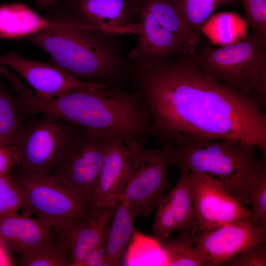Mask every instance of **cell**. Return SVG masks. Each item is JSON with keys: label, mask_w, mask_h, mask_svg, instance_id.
<instances>
[{"label": "cell", "mask_w": 266, "mask_h": 266, "mask_svg": "<svg viewBox=\"0 0 266 266\" xmlns=\"http://www.w3.org/2000/svg\"><path fill=\"white\" fill-rule=\"evenodd\" d=\"M134 71L158 142L236 139L266 160V115L252 98L211 79L186 56Z\"/></svg>", "instance_id": "obj_1"}, {"label": "cell", "mask_w": 266, "mask_h": 266, "mask_svg": "<svg viewBox=\"0 0 266 266\" xmlns=\"http://www.w3.org/2000/svg\"><path fill=\"white\" fill-rule=\"evenodd\" d=\"M29 107L33 113L64 119L104 139L144 144L152 136L151 118L142 96L118 86L98 83L48 99L33 95Z\"/></svg>", "instance_id": "obj_2"}, {"label": "cell", "mask_w": 266, "mask_h": 266, "mask_svg": "<svg viewBox=\"0 0 266 266\" xmlns=\"http://www.w3.org/2000/svg\"><path fill=\"white\" fill-rule=\"evenodd\" d=\"M70 21L26 39L44 50L51 64L76 79L118 86L124 82L129 72L102 31L93 25Z\"/></svg>", "instance_id": "obj_3"}, {"label": "cell", "mask_w": 266, "mask_h": 266, "mask_svg": "<svg viewBox=\"0 0 266 266\" xmlns=\"http://www.w3.org/2000/svg\"><path fill=\"white\" fill-rule=\"evenodd\" d=\"M255 148L233 138L187 140L174 145L169 166L209 176L244 205L249 186L265 168Z\"/></svg>", "instance_id": "obj_4"}, {"label": "cell", "mask_w": 266, "mask_h": 266, "mask_svg": "<svg viewBox=\"0 0 266 266\" xmlns=\"http://www.w3.org/2000/svg\"><path fill=\"white\" fill-rule=\"evenodd\" d=\"M142 1L134 32L138 42L130 53L138 69L152 68L196 50L199 36L185 23L175 0Z\"/></svg>", "instance_id": "obj_5"}, {"label": "cell", "mask_w": 266, "mask_h": 266, "mask_svg": "<svg viewBox=\"0 0 266 266\" xmlns=\"http://www.w3.org/2000/svg\"><path fill=\"white\" fill-rule=\"evenodd\" d=\"M266 45L253 32L240 41L219 48H200L187 59L215 81L266 106Z\"/></svg>", "instance_id": "obj_6"}, {"label": "cell", "mask_w": 266, "mask_h": 266, "mask_svg": "<svg viewBox=\"0 0 266 266\" xmlns=\"http://www.w3.org/2000/svg\"><path fill=\"white\" fill-rule=\"evenodd\" d=\"M82 129L47 114L22 123L13 143L19 155L14 169L21 173L49 176L63 161Z\"/></svg>", "instance_id": "obj_7"}, {"label": "cell", "mask_w": 266, "mask_h": 266, "mask_svg": "<svg viewBox=\"0 0 266 266\" xmlns=\"http://www.w3.org/2000/svg\"><path fill=\"white\" fill-rule=\"evenodd\" d=\"M131 157V168L125 192L126 201L133 217H148L171 187L166 170L174 145L171 142L153 149L135 140L124 142Z\"/></svg>", "instance_id": "obj_8"}, {"label": "cell", "mask_w": 266, "mask_h": 266, "mask_svg": "<svg viewBox=\"0 0 266 266\" xmlns=\"http://www.w3.org/2000/svg\"><path fill=\"white\" fill-rule=\"evenodd\" d=\"M15 171L26 193L22 214L34 215L46 225L55 227L85 218L94 206L91 201L77 195L50 176Z\"/></svg>", "instance_id": "obj_9"}, {"label": "cell", "mask_w": 266, "mask_h": 266, "mask_svg": "<svg viewBox=\"0 0 266 266\" xmlns=\"http://www.w3.org/2000/svg\"><path fill=\"white\" fill-rule=\"evenodd\" d=\"M106 139L82 128L63 161L49 176L94 205Z\"/></svg>", "instance_id": "obj_10"}, {"label": "cell", "mask_w": 266, "mask_h": 266, "mask_svg": "<svg viewBox=\"0 0 266 266\" xmlns=\"http://www.w3.org/2000/svg\"><path fill=\"white\" fill-rule=\"evenodd\" d=\"M189 179L195 217L193 235L254 216L217 180L194 171Z\"/></svg>", "instance_id": "obj_11"}, {"label": "cell", "mask_w": 266, "mask_h": 266, "mask_svg": "<svg viewBox=\"0 0 266 266\" xmlns=\"http://www.w3.org/2000/svg\"><path fill=\"white\" fill-rule=\"evenodd\" d=\"M193 235L206 266H218L247 248L266 242V225L252 216Z\"/></svg>", "instance_id": "obj_12"}, {"label": "cell", "mask_w": 266, "mask_h": 266, "mask_svg": "<svg viewBox=\"0 0 266 266\" xmlns=\"http://www.w3.org/2000/svg\"><path fill=\"white\" fill-rule=\"evenodd\" d=\"M131 157L122 140L107 139L94 199V206L114 209L124 199Z\"/></svg>", "instance_id": "obj_13"}, {"label": "cell", "mask_w": 266, "mask_h": 266, "mask_svg": "<svg viewBox=\"0 0 266 266\" xmlns=\"http://www.w3.org/2000/svg\"><path fill=\"white\" fill-rule=\"evenodd\" d=\"M0 65L15 70L34 89L37 96L44 99L59 96L73 88L98 84L78 80L52 64L24 59L15 51L0 55Z\"/></svg>", "instance_id": "obj_14"}, {"label": "cell", "mask_w": 266, "mask_h": 266, "mask_svg": "<svg viewBox=\"0 0 266 266\" xmlns=\"http://www.w3.org/2000/svg\"><path fill=\"white\" fill-rule=\"evenodd\" d=\"M189 173L180 170L178 182L158 204L152 226L154 236L166 237L173 232H189L194 228L195 217Z\"/></svg>", "instance_id": "obj_15"}, {"label": "cell", "mask_w": 266, "mask_h": 266, "mask_svg": "<svg viewBox=\"0 0 266 266\" xmlns=\"http://www.w3.org/2000/svg\"><path fill=\"white\" fill-rule=\"evenodd\" d=\"M57 234L55 227L37 218L17 213L0 218V246L8 257L11 253L32 254L48 244Z\"/></svg>", "instance_id": "obj_16"}, {"label": "cell", "mask_w": 266, "mask_h": 266, "mask_svg": "<svg viewBox=\"0 0 266 266\" xmlns=\"http://www.w3.org/2000/svg\"><path fill=\"white\" fill-rule=\"evenodd\" d=\"M116 209L94 206L85 218L55 227L68 245L71 266H82L99 241L103 229Z\"/></svg>", "instance_id": "obj_17"}, {"label": "cell", "mask_w": 266, "mask_h": 266, "mask_svg": "<svg viewBox=\"0 0 266 266\" xmlns=\"http://www.w3.org/2000/svg\"><path fill=\"white\" fill-rule=\"evenodd\" d=\"M71 7L81 22L96 26L105 33L134 34L127 0H73Z\"/></svg>", "instance_id": "obj_18"}, {"label": "cell", "mask_w": 266, "mask_h": 266, "mask_svg": "<svg viewBox=\"0 0 266 266\" xmlns=\"http://www.w3.org/2000/svg\"><path fill=\"white\" fill-rule=\"evenodd\" d=\"M66 20L42 17L25 4L0 5V38L26 39L44 30L64 25Z\"/></svg>", "instance_id": "obj_19"}, {"label": "cell", "mask_w": 266, "mask_h": 266, "mask_svg": "<svg viewBox=\"0 0 266 266\" xmlns=\"http://www.w3.org/2000/svg\"><path fill=\"white\" fill-rule=\"evenodd\" d=\"M133 219L124 200L109 220L105 247L106 266L122 265L123 255L135 235Z\"/></svg>", "instance_id": "obj_20"}, {"label": "cell", "mask_w": 266, "mask_h": 266, "mask_svg": "<svg viewBox=\"0 0 266 266\" xmlns=\"http://www.w3.org/2000/svg\"><path fill=\"white\" fill-rule=\"evenodd\" d=\"M166 266H206L193 241L191 232L179 233L174 237L154 236Z\"/></svg>", "instance_id": "obj_21"}, {"label": "cell", "mask_w": 266, "mask_h": 266, "mask_svg": "<svg viewBox=\"0 0 266 266\" xmlns=\"http://www.w3.org/2000/svg\"><path fill=\"white\" fill-rule=\"evenodd\" d=\"M56 231L57 234L51 242L32 254L19 256L17 264L22 266H71L68 245Z\"/></svg>", "instance_id": "obj_22"}, {"label": "cell", "mask_w": 266, "mask_h": 266, "mask_svg": "<svg viewBox=\"0 0 266 266\" xmlns=\"http://www.w3.org/2000/svg\"><path fill=\"white\" fill-rule=\"evenodd\" d=\"M25 116L18 99L12 97L0 83V141L13 145Z\"/></svg>", "instance_id": "obj_23"}, {"label": "cell", "mask_w": 266, "mask_h": 266, "mask_svg": "<svg viewBox=\"0 0 266 266\" xmlns=\"http://www.w3.org/2000/svg\"><path fill=\"white\" fill-rule=\"evenodd\" d=\"M182 17L190 29L196 35L213 12L218 7L233 4L236 0H175Z\"/></svg>", "instance_id": "obj_24"}, {"label": "cell", "mask_w": 266, "mask_h": 266, "mask_svg": "<svg viewBox=\"0 0 266 266\" xmlns=\"http://www.w3.org/2000/svg\"><path fill=\"white\" fill-rule=\"evenodd\" d=\"M25 199L24 186L14 169L0 176V218L17 213Z\"/></svg>", "instance_id": "obj_25"}, {"label": "cell", "mask_w": 266, "mask_h": 266, "mask_svg": "<svg viewBox=\"0 0 266 266\" xmlns=\"http://www.w3.org/2000/svg\"><path fill=\"white\" fill-rule=\"evenodd\" d=\"M245 204L252 207L253 216L266 225V169L249 186Z\"/></svg>", "instance_id": "obj_26"}, {"label": "cell", "mask_w": 266, "mask_h": 266, "mask_svg": "<svg viewBox=\"0 0 266 266\" xmlns=\"http://www.w3.org/2000/svg\"><path fill=\"white\" fill-rule=\"evenodd\" d=\"M246 10L245 21L266 45V0H240Z\"/></svg>", "instance_id": "obj_27"}, {"label": "cell", "mask_w": 266, "mask_h": 266, "mask_svg": "<svg viewBox=\"0 0 266 266\" xmlns=\"http://www.w3.org/2000/svg\"><path fill=\"white\" fill-rule=\"evenodd\" d=\"M220 266H266V242H261L247 248L224 262Z\"/></svg>", "instance_id": "obj_28"}, {"label": "cell", "mask_w": 266, "mask_h": 266, "mask_svg": "<svg viewBox=\"0 0 266 266\" xmlns=\"http://www.w3.org/2000/svg\"><path fill=\"white\" fill-rule=\"evenodd\" d=\"M109 220L103 229L99 241L89 252L82 266H106L105 247Z\"/></svg>", "instance_id": "obj_29"}, {"label": "cell", "mask_w": 266, "mask_h": 266, "mask_svg": "<svg viewBox=\"0 0 266 266\" xmlns=\"http://www.w3.org/2000/svg\"><path fill=\"white\" fill-rule=\"evenodd\" d=\"M19 163V155L14 145L0 141V176L13 169Z\"/></svg>", "instance_id": "obj_30"}, {"label": "cell", "mask_w": 266, "mask_h": 266, "mask_svg": "<svg viewBox=\"0 0 266 266\" xmlns=\"http://www.w3.org/2000/svg\"><path fill=\"white\" fill-rule=\"evenodd\" d=\"M58 0H35L36 6L41 9H44L55 3Z\"/></svg>", "instance_id": "obj_31"}, {"label": "cell", "mask_w": 266, "mask_h": 266, "mask_svg": "<svg viewBox=\"0 0 266 266\" xmlns=\"http://www.w3.org/2000/svg\"><path fill=\"white\" fill-rule=\"evenodd\" d=\"M11 264L9 257L0 246V266L10 265Z\"/></svg>", "instance_id": "obj_32"}]
</instances>
